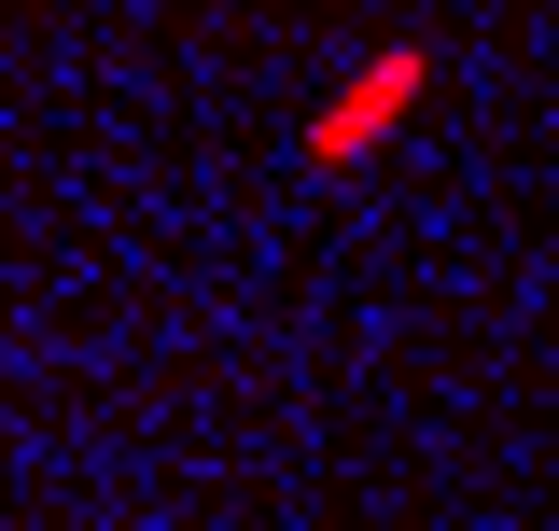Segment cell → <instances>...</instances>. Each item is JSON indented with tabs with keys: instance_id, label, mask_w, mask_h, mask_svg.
Instances as JSON below:
<instances>
[{
	"instance_id": "1",
	"label": "cell",
	"mask_w": 559,
	"mask_h": 531,
	"mask_svg": "<svg viewBox=\"0 0 559 531\" xmlns=\"http://www.w3.org/2000/svg\"><path fill=\"white\" fill-rule=\"evenodd\" d=\"M419 98H433V43H378V57H349L322 98H308V127H294V154L322 168V182H349V168H378L392 140L419 127Z\"/></svg>"
}]
</instances>
